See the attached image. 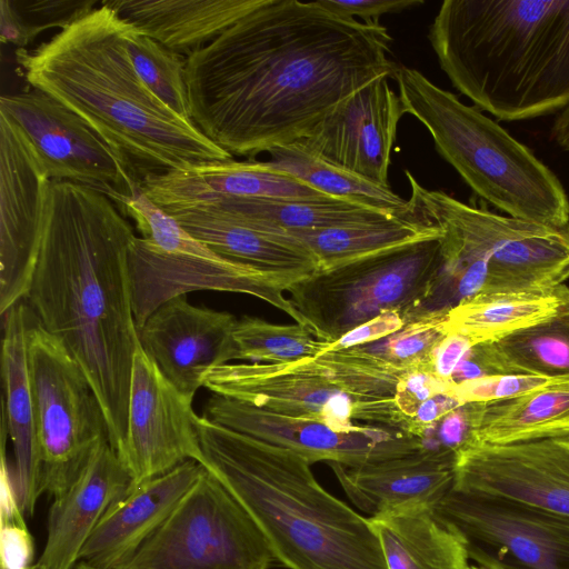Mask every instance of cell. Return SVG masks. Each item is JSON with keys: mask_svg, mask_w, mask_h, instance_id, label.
Returning <instances> with one entry per match:
<instances>
[{"mask_svg": "<svg viewBox=\"0 0 569 569\" xmlns=\"http://www.w3.org/2000/svg\"><path fill=\"white\" fill-rule=\"evenodd\" d=\"M390 42L379 20L267 0L187 57L190 118L232 157L293 144L367 84L393 79Z\"/></svg>", "mask_w": 569, "mask_h": 569, "instance_id": "1", "label": "cell"}, {"mask_svg": "<svg viewBox=\"0 0 569 569\" xmlns=\"http://www.w3.org/2000/svg\"><path fill=\"white\" fill-rule=\"evenodd\" d=\"M134 237L108 196L51 181L43 239L26 297L37 320L83 370L117 455L126 437L131 368L140 343L128 266Z\"/></svg>", "mask_w": 569, "mask_h": 569, "instance_id": "2", "label": "cell"}, {"mask_svg": "<svg viewBox=\"0 0 569 569\" xmlns=\"http://www.w3.org/2000/svg\"><path fill=\"white\" fill-rule=\"evenodd\" d=\"M128 21L104 1L18 62L29 84L86 120L141 183L160 174L232 156L142 82L126 47Z\"/></svg>", "mask_w": 569, "mask_h": 569, "instance_id": "3", "label": "cell"}, {"mask_svg": "<svg viewBox=\"0 0 569 569\" xmlns=\"http://www.w3.org/2000/svg\"><path fill=\"white\" fill-rule=\"evenodd\" d=\"M428 38L452 86L499 120L569 104V0H446Z\"/></svg>", "mask_w": 569, "mask_h": 569, "instance_id": "4", "label": "cell"}, {"mask_svg": "<svg viewBox=\"0 0 569 569\" xmlns=\"http://www.w3.org/2000/svg\"><path fill=\"white\" fill-rule=\"evenodd\" d=\"M204 468L289 569H387L368 517L328 492L299 455L198 416Z\"/></svg>", "mask_w": 569, "mask_h": 569, "instance_id": "5", "label": "cell"}, {"mask_svg": "<svg viewBox=\"0 0 569 569\" xmlns=\"http://www.w3.org/2000/svg\"><path fill=\"white\" fill-rule=\"evenodd\" d=\"M393 80L405 113L427 128L438 153L477 196L515 218L569 226L560 180L525 144L417 69L399 64Z\"/></svg>", "mask_w": 569, "mask_h": 569, "instance_id": "6", "label": "cell"}, {"mask_svg": "<svg viewBox=\"0 0 569 569\" xmlns=\"http://www.w3.org/2000/svg\"><path fill=\"white\" fill-rule=\"evenodd\" d=\"M406 176L412 216L488 264L485 292L546 289L569 278V226L555 228L497 214L429 190L409 171Z\"/></svg>", "mask_w": 569, "mask_h": 569, "instance_id": "7", "label": "cell"}, {"mask_svg": "<svg viewBox=\"0 0 569 569\" xmlns=\"http://www.w3.org/2000/svg\"><path fill=\"white\" fill-rule=\"evenodd\" d=\"M441 236L318 271L289 287V300L311 333L328 343L385 311L402 315L438 269Z\"/></svg>", "mask_w": 569, "mask_h": 569, "instance_id": "8", "label": "cell"}, {"mask_svg": "<svg viewBox=\"0 0 569 569\" xmlns=\"http://www.w3.org/2000/svg\"><path fill=\"white\" fill-rule=\"evenodd\" d=\"M28 363L40 460L41 493L56 498L109 441L101 403L67 348L37 320L28 331Z\"/></svg>", "mask_w": 569, "mask_h": 569, "instance_id": "9", "label": "cell"}, {"mask_svg": "<svg viewBox=\"0 0 569 569\" xmlns=\"http://www.w3.org/2000/svg\"><path fill=\"white\" fill-rule=\"evenodd\" d=\"M254 521L207 469L126 569H269Z\"/></svg>", "mask_w": 569, "mask_h": 569, "instance_id": "10", "label": "cell"}, {"mask_svg": "<svg viewBox=\"0 0 569 569\" xmlns=\"http://www.w3.org/2000/svg\"><path fill=\"white\" fill-rule=\"evenodd\" d=\"M204 387L267 411L318 420L341 430L371 425L406 432L408 423L395 398L351 396L311 358L286 363H227L208 375Z\"/></svg>", "mask_w": 569, "mask_h": 569, "instance_id": "11", "label": "cell"}, {"mask_svg": "<svg viewBox=\"0 0 569 569\" xmlns=\"http://www.w3.org/2000/svg\"><path fill=\"white\" fill-rule=\"evenodd\" d=\"M432 509L482 569H569V517L453 488Z\"/></svg>", "mask_w": 569, "mask_h": 569, "instance_id": "12", "label": "cell"}, {"mask_svg": "<svg viewBox=\"0 0 569 569\" xmlns=\"http://www.w3.org/2000/svg\"><path fill=\"white\" fill-rule=\"evenodd\" d=\"M0 111L26 133L51 181L91 188L114 203L141 184L86 120L48 93L32 88L2 94Z\"/></svg>", "mask_w": 569, "mask_h": 569, "instance_id": "13", "label": "cell"}, {"mask_svg": "<svg viewBox=\"0 0 569 569\" xmlns=\"http://www.w3.org/2000/svg\"><path fill=\"white\" fill-rule=\"evenodd\" d=\"M128 266L138 330L163 302L198 290L256 297L306 327L277 278L221 257L198 239L180 251L168 253L136 236L128 250Z\"/></svg>", "mask_w": 569, "mask_h": 569, "instance_id": "14", "label": "cell"}, {"mask_svg": "<svg viewBox=\"0 0 569 569\" xmlns=\"http://www.w3.org/2000/svg\"><path fill=\"white\" fill-rule=\"evenodd\" d=\"M51 180L22 129L0 111V313L26 298L37 266Z\"/></svg>", "mask_w": 569, "mask_h": 569, "instance_id": "15", "label": "cell"}, {"mask_svg": "<svg viewBox=\"0 0 569 569\" xmlns=\"http://www.w3.org/2000/svg\"><path fill=\"white\" fill-rule=\"evenodd\" d=\"M197 417L192 399L161 373L139 343L131 368L126 437L118 452L131 486L188 460L204 467Z\"/></svg>", "mask_w": 569, "mask_h": 569, "instance_id": "16", "label": "cell"}, {"mask_svg": "<svg viewBox=\"0 0 569 569\" xmlns=\"http://www.w3.org/2000/svg\"><path fill=\"white\" fill-rule=\"evenodd\" d=\"M209 420L288 449L311 465L326 461L362 465L420 449L419 440L403 431L371 425L336 429L306 418L284 416L213 393L204 415Z\"/></svg>", "mask_w": 569, "mask_h": 569, "instance_id": "17", "label": "cell"}, {"mask_svg": "<svg viewBox=\"0 0 569 569\" xmlns=\"http://www.w3.org/2000/svg\"><path fill=\"white\" fill-rule=\"evenodd\" d=\"M453 489L569 517V441L467 446L457 455Z\"/></svg>", "mask_w": 569, "mask_h": 569, "instance_id": "18", "label": "cell"}, {"mask_svg": "<svg viewBox=\"0 0 569 569\" xmlns=\"http://www.w3.org/2000/svg\"><path fill=\"white\" fill-rule=\"evenodd\" d=\"M389 79L381 77L350 96L296 144L328 163L390 187V154L405 110Z\"/></svg>", "mask_w": 569, "mask_h": 569, "instance_id": "19", "label": "cell"}, {"mask_svg": "<svg viewBox=\"0 0 569 569\" xmlns=\"http://www.w3.org/2000/svg\"><path fill=\"white\" fill-rule=\"evenodd\" d=\"M233 315L190 303L186 296L157 308L138 330L140 345L161 373L193 400L208 375L239 360Z\"/></svg>", "mask_w": 569, "mask_h": 569, "instance_id": "20", "label": "cell"}, {"mask_svg": "<svg viewBox=\"0 0 569 569\" xmlns=\"http://www.w3.org/2000/svg\"><path fill=\"white\" fill-rule=\"evenodd\" d=\"M204 470L201 463L188 460L130 486L101 518L82 548L79 562L90 569H126Z\"/></svg>", "mask_w": 569, "mask_h": 569, "instance_id": "21", "label": "cell"}, {"mask_svg": "<svg viewBox=\"0 0 569 569\" xmlns=\"http://www.w3.org/2000/svg\"><path fill=\"white\" fill-rule=\"evenodd\" d=\"M147 196L164 211L220 198L329 201L330 198L269 161H217L191 166L141 181Z\"/></svg>", "mask_w": 569, "mask_h": 569, "instance_id": "22", "label": "cell"}, {"mask_svg": "<svg viewBox=\"0 0 569 569\" xmlns=\"http://www.w3.org/2000/svg\"><path fill=\"white\" fill-rule=\"evenodd\" d=\"M457 456L423 450L362 465L328 463L367 517L433 507L455 486Z\"/></svg>", "mask_w": 569, "mask_h": 569, "instance_id": "23", "label": "cell"}, {"mask_svg": "<svg viewBox=\"0 0 569 569\" xmlns=\"http://www.w3.org/2000/svg\"><path fill=\"white\" fill-rule=\"evenodd\" d=\"M117 452L104 441L76 481L53 498L47 518V538L37 563L46 569H74L82 548L108 511L131 486Z\"/></svg>", "mask_w": 569, "mask_h": 569, "instance_id": "24", "label": "cell"}, {"mask_svg": "<svg viewBox=\"0 0 569 569\" xmlns=\"http://www.w3.org/2000/svg\"><path fill=\"white\" fill-rule=\"evenodd\" d=\"M166 212L216 253L273 276L287 290L319 271L312 252L292 234L256 227L208 206Z\"/></svg>", "mask_w": 569, "mask_h": 569, "instance_id": "25", "label": "cell"}, {"mask_svg": "<svg viewBox=\"0 0 569 569\" xmlns=\"http://www.w3.org/2000/svg\"><path fill=\"white\" fill-rule=\"evenodd\" d=\"M3 339L1 372L4 389L2 425L10 437L13 456V481L24 516L31 517L40 498V460L33 398L28 363L27 308L17 303L2 316Z\"/></svg>", "mask_w": 569, "mask_h": 569, "instance_id": "26", "label": "cell"}, {"mask_svg": "<svg viewBox=\"0 0 569 569\" xmlns=\"http://www.w3.org/2000/svg\"><path fill=\"white\" fill-rule=\"evenodd\" d=\"M267 0L104 1L138 31L169 50L190 56Z\"/></svg>", "mask_w": 569, "mask_h": 569, "instance_id": "27", "label": "cell"}, {"mask_svg": "<svg viewBox=\"0 0 569 569\" xmlns=\"http://www.w3.org/2000/svg\"><path fill=\"white\" fill-rule=\"evenodd\" d=\"M369 519L387 569H468L470 566L462 539L432 507L403 509Z\"/></svg>", "mask_w": 569, "mask_h": 569, "instance_id": "28", "label": "cell"}, {"mask_svg": "<svg viewBox=\"0 0 569 569\" xmlns=\"http://www.w3.org/2000/svg\"><path fill=\"white\" fill-rule=\"evenodd\" d=\"M567 305L569 287L563 283L538 290L482 292L451 309L446 327L448 333L479 345L542 322Z\"/></svg>", "mask_w": 569, "mask_h": 569, "instance_id": "29", "label": "cell"}, {"mask_svg": "<svg viewBox=\"0 0 569 569\" xmlns=\"http://www.w3.org/2000/svg\"><path fill=\"white\" fill-rule=\"evenodd\" d=\"M543 439L569 441V382L485 402L468 446Z\"/></svg>", "mask_w": 569, "mask_h": 569, "instance_id": "30", "label": "cell"}, {"mask_svg": "<svg viewBox=\"0 0 569 569\" xmlns=\"http://www.w3.org/2000/svg\"><path fill=\"white\" fill-rule=\"evenodd\" d=\"M472 349L488 376L569 379V305L542 322Z\"/></svg>", "mask_w": 569, "mask_h": 569, "instance_id": "31", "label": "cell"}, {"mask_svg": "<svg viewBox=\"0 0 569 569\" xmlns=\"http://www.w3.org/2000/svg\"><path fill=\"white\" fill-rule=\"evenodd\" d=\"M289 234L309 248L319 264V271H322L438 238L442 232L436 226L427 224L411 214Z\"/></svg>", "mask_w": 569, "mask_h": 569, "instance_id": "32", "label": "cell"}, {"mask_svg": "<svg viewBox=\"0 0 569 569\" xmlns=\"http://www.w3.org/2000/svg\"><path fill=\"white\" fill-rule=\"evenodd\" d=\"M196 206H208L256 227L284 233L327 229L395 217L342 200L220 198Z\"/></svg>", "mask_w": 569, "mask_h": 569, "instance_id": "33", "label": "cell"}, {"mask_svg": "<svg viewBox=\"0 0 569 569\" xmlns=\"http://www.w3.org/2000/svg\"><path fill=\"white\" fill-rule=\"evenodd\" d=\"M278 170L290 173L323 194L372 209L388 216H411L409 200L366 178L328 163L296 143L276 147L268 152Z\"/></svg>", "mask_w": 569, "mask_h": 569, "instance_id": "34", "label": "cell"}, {"mask_svg": "<svg viewBox=\"0 0 569 569\" xmlns=\"http://www.w3.org/2000/svg\"><path fill=\"white\" fill-rule=\"evenodd\" d=\"M124 39L132 66L147 88L174 113L191 120L186 81L187 57L169 50L129 22Z\"/></svg>", "mask_w": 569, "mask_h": 569, "instance_id": "35", "label": "cell"}, {"mask_svg": "<svg viewBox=\"0 0 569 569\" xmlns=\"http://www.w3.org/2000/svg\"><path fill=\"white\" fill-rule=\"evenodd\" d=\"M239 360L251 363H286L313 358L326 351L328 342L318 340L299 325H276L244 316L233 329Z\"/></svg>", "mask_w": 569, "mask_h": 569, "instance_id": "36", "label": "cell"}, {"mask_svg": "<svg viewBox=\"0 0 569 569\" xmlns=\"http://www.w3.org/2000/svg\"><path fill=\"white\" fill-rule=\"evenodd\" d=\"M446 321L443 316L408 323L382 339L356 348L399 371L429 369L432 351L448 335Z\"/></svg>", "mask_w": 569, "mask_h": 569, "instance_id": "37", "label": "cell"}, {"mask_svg": "<svg viewBox=\"0 0 569 569\" xmlns=\"http://www.w3.org/2000/svg\"><path fill=\"white\" fill-rule=\"evenodd\" d=\"M569 382V379L535 375H491L451 388L461 402H495L513 399L546 388Z\"/></svg>", "mask_w": 569, "mask_h": 569, "instance_id": "38", "label": "cell"}, {"mask_svg": "<svg viewBox=\"0 0 569 569\" xmlns=\"http://www.w3.org/2000/svg\"><path fill=\"white\" fill-rule=\"evenodd\" d=\"M483 403L465 402L447 412L417 437L419 450L457 456L469 445Z\"/></svg>", "mask_w": 569, "mask_h": 569, "instance_id": "39", "label": "cell"}, {"mask_svg": "<svg viewBox=\"0 0 569 569\" xmlns=\"http://www.w3.org/2000/svg\"><path fill=\"white\" fill-rule=\"evenodd\" d=\"M21 19L24 47L52 28L66 29L98 7L97 0H12Z\"/></svg>", "mask_w": 569, "mask_h": 569, "instance_id": "40", "label": "cell"}, {"mask_svg": "<svg viewBox=\"0 0 569 569\" xmlns=\"http://www.w3.org/2000/svg\"><path fill=\"white\" fill-rule=\"evenodd\" d=\"M1 569H27L33 565L34 542L24 515L0 517Z\"/></svg>", "mask_w": 569, "mask_h": 569, "instance_id": "41", "label": "cell"}, {"mask_svg": "<svg viewBox=\"0 0 569 569\" xmlns=\"http://www.w3.org/2000/svg\"><path fill=\"white\" fill-rule=\"evenodd\" d=\"M450 391L451 386L429 369H419L409 372L399 381L393 398L398 408L409 420L426 400Z\"/></svg>", "mask_w": 569, "mask_h": 569, "instance_id": "42", "label": "cell"}, {"mask_svg": "<svg viewBox=\"0 0 569 569\" xmlns=\"http://www.w3.org/2000/svg\"><path fill=\"white\" fill-rule=\"evenodd\" d=\"M325 9L349 18L360 17L363 21L379 20L386 13H398L422 6L423 0H316Z\"/></svg>", "mask_w": 569, "mask_h": 569, "instance_id": "43", "label": "cell"}, {"mask_svg": "<svg viewBox=\"0 0 569 569\" xmlns=\"http://www.w3.org/2000/svg\"><path fill=\"white\" fill-rule=\"evenodd\" d=\"M406 326V322L398 310H389L380 316L350 330L338 340L328 343V350H341L356 346L367 345L382 339Z\"/></svg>", "mask_w": 569, "mask_h": 569, "instance_id": "44", "label": "cell"}, {"mask_svg": "<svg viewBox=\"0 0 569 569\" xmlns=\"http://www.w3.org/2000/svg\"><path fill=\"white\" fill-rule=\"evenodd\" d=\"M473 346L465 336L448 333L432 351L429 370L449 383L457 366Z\"/></svg>", "mask_w": 569, "mask_h": 569, "instance_id": "45", "label": "cell"}, {"mask_svg": "<svg viewBox=\"0 0 569 569\" xmlns=\"http://www.w3.org/2000/svg\"><path fill=\"white\" fill-rule=\"evenodd\" d=\"M461 403L463 402L450 392L439 393L429 398L409 418L406 432L417 438L426 428Z\"/></svg>", "mask_w": 569, "mask_h": 569, "instance_id": "46", "label": "cell"}, {"mask_svg": "<svg viewBox=\"0 0 569 569\" xmlns=\"http://www.w3.org/2000/svg\"><path fill=\"white\" fill-rule=\"evenodd\" d=\"M0 17L1 42L24 47L21 19L12 0H0Z\"/></svg>", "mask_w": 569, "mask_h": 569, "instance_id": "47", "label": "cell"}, {"mask_svg": "<svg viewBox=\"0 0 569 569\" xmlns=\"http://www.w3.org/2000/svg\"><path fill=\"white\" fill-rule=\"evenodd\" d=\"M552 137L562 149L569 151V104L556 118Z\"/></svg>", "mask_w": 569, "mask_h": 569, "instance_id": "48", "label": "cell"}, {"mask_svg": "<svg viewBox=\"0 0 569 569\" xmlns=\"http://www.w3.org/2000/svg\"><path fill=\"white\" fill-rule=\"evenodd\" d=\"M27 569H46V568H44V567H42V566H40V565H38V563L36 562V563H33L32 566H30V567H29V568H27Z\"/></svg>", "mask_w": 569, "mask_h": 569, "instance_id": "49", "label": "cell"}, {"mask_svg": "<svg viewBox=\"0 0 569 569\" xmlns=\"http://www.w3.org/2000/svg\"><path fill=\"white\" fill-rule=\"evenodd\" d=\"M74 569H90V568L87 567L86 565L79 562L78 566Z\"/></svg>", "mask_w": 569, "mask_h": 569, "instance_id": "50", "label": "cell"}, {"mask_svg": "<svg viewBox=\"0 0 569 569\" xmlns=\"http://www.w3.org/2000/svg\"><path fill=\"white\" fill-rule=\"evenodd\" d=\"M468 569H482V568H480V567H478V566H476V565H471V563H470V566H469V568H468Z\"/></svg>", "mask_w": 569, "mask_h": 569, "instance_id": "51", "label": "cell"}]
</instances>
